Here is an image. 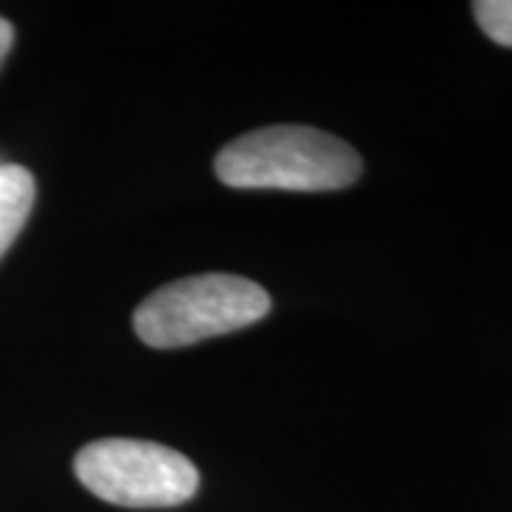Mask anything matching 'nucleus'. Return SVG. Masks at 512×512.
Returning a JSON list of instances; mask_svg holds the SVG:
<instances>
[{
	"label": "nucleus",
	"mask_w": 512,
	"mask_h": 512,
	"mask_svg": "<svg viewBox=\"0 0 512 512\" xmlns=\"http://www.w3.org/2000/svg\"><path fill=\"white\" fill-rule=\"evenodd\" d=\"M217 177L231 188L336 191L362 174L353 148L311 126H268L242 134L217 157Z\"/></svg>",
	"instance_id": "f257e3e1"
},
{
	"label": "nucleus",
	"mask_w": 512,
	"mask_h": 512,
	"mask_svg": "<svg viewBox=\"0 0 512 512\" xmlns=\"http://www.w3.org/2000/svg\"><path fill=\"white\" fill-rule=\"evenodd\" d=\"M271 311V296L245 276L202 274L154 291L134 311V330L148 348L174 350L248 328Z\"/></svg>",
	"instance_id": "f03ea898"
},
{
	"label": "nucleus",
	"mask_w": 512,
	"mask_h": 512,
	"mask_svg": "<svg viewBox=\"0 0 512 512\" xmlns=\"http://www.w3.org/2000/svg\"><path fill=\"white\" fill-rule=\"evenodd\" d=\"M74 473L92 495L134 510L177 507L200 487L197 467L183 453L154 441H92L74 458Z\"/></svg>",
	"instance_id": "7ed1b4c3"
},
{
	"label": "nucleus",
	"mask_w": 512,
	"mask_h": 512,
	"mask_svg": "<svg viewBox=\"0 0 512 512\" xmlns=\"http://www.w3.org/2000/svg\"><path fill=\"white\" fill-rule=\"evenodd\" d=\"M35 177L23 165H0V256L12 248L35 208Z\"/></svg>",
	"instance_id": "20e7f679"
},
{
	"label": "nucleus",
	"mask_w": 512,
	"mask_h": 512,
	"mask_svg": "<svg viewBox=\"0 0 512 512\" xmlns=\"http://www.w3.org/2000/svg\"><path fill=\"white\" fill-rule=\"evenodd\" d=\"M473 12L484 35L498 46H512V0H478Z\"/></svg>",
	"instance_id": "39448f33"
},
{
	"label": "nucleus",
	"mask_w": 512,
	"mask_h": 512,
	"mask_svg": "<svg viewBox=\"0 0 512 512\" xmlns=\"http://www.w3.org/2000/svg\"><path fill=\"white\" fill-rule=\"evenodd\" d=\"M12 43H15V29H12V23H9V20L0 18V66H3V60H6V55H9Z\"/></svg>",
	"instance_id": "423d86ee"
}]
</instances>
